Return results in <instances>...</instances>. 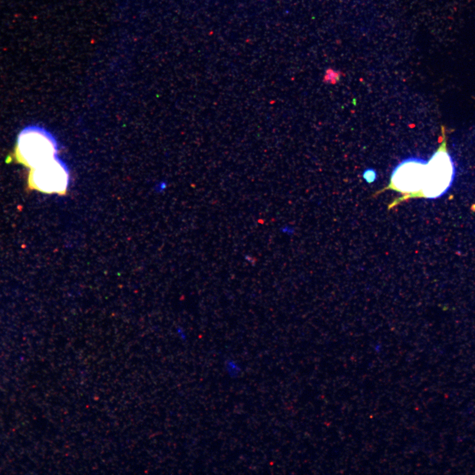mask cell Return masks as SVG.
<instances>
[{"label": "cell", "instance_id": "1", "mask_svg": "<svg viewBox=\"0 0 475 475\" xmlns=\"http://www.w3.org/2000/svg\"><path fill=\"white\" fill-rule=\"evenodd\" d=\"M58 151L57 141L51 133L38 126H29L19 135L14 158L32 169L57 157Z\"/></svg>", "mask_w": 475, "mask_h": 475}, {"label": "cell", "instance_id": "2", "mask_svg": "<svg viewBox=\"0 0 475 475\" xmlns=\"http://www.w3.org/2000/svg\"><path fill=\"white\" fill-rule=\"evenodd\" d=\"M427 165L428 161L418 158L404 160L393 172L389 184L375 195H378L388 189L401 193L402 196L395 199L389 205L388 210L402 202L412 198H420L426 180Z\"/></svg>", "mask_w": 475, "mask_h": 475}, {"label": "cell", "instance_id": "3", "mask_svg": "<svg viewBox=\"0 0 475 475\" xmlns=\"http://www.w3.org/2000/svg\"><path fill=\"white\" fill-rule=\"evenodd\" d=\"M441 143L428 161L426 182L420 197L437 199L448 191L455 175V164L447 148L444 127H441Z\"/></svg>", "mask_w": 475, "mask_h": 475}, {"label": "cell", "instance_id": "4", "mask_svg": "<svg viewBox=\"0 0 475 475\" xmlns=\"http://www.w3.org/2000/svg\"><path fill=\"white\" fill-rule=\"evenodd\" d=\"M70 178L68 166L57 157L31 169L28 184L31 189L43 193L65 195Z\"/></svg>", "mask_w": 475, "mask_h": 475}, {"label": "cell", "instance_id": "5", "mask_svg": "<svg viewBox=\"0 0 475 475\" xmlns=\"http://www.w3.org/2000/svg\"><path fill=\"white\" fill-rule=\"evenodd\" d=\"M224 369L226 374L230 378L236 379L241 376L242 367L241 364L234 359H228L224 364Z\"/></svg>", "mask_w": 475, "mask_h": 475}, {"label": "cell", "instance_id": "6", "mask_svg": "<svg viewBox=\"0 0 475 475\" xmlns=\"http://www.w3.org/2000/svg\"><path fill=\"white\" fill-rule=\"evenodd\" d=\"M363 177L364 180H365L366 182L368 183H372L374 182V180H376V173L374 170H367L366 171L364 172Z\"/></svg>", "mask_w": 475, "mask_h": 475}, {"label": "cell", "instance_id": "7", "mask_svg": "<svg viewBox=\"0 0 475 475\" xmlns=\"http://www.w3.org/2000/svg\"><path fill=\"white\" fill-rule=\"evenodd\" d=\"M279 230L281 231L282 234L287 235H291L294 232L293 228L291 226H287V225L281 227Z\"/></svg>", "mask_w": 475, "mask_h": 475}]
</instances>
